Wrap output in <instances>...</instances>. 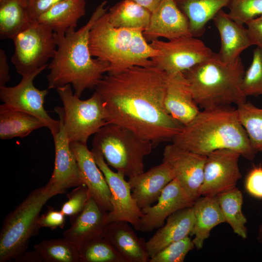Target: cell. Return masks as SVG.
Masks as SVG:
<instances>
[{
	"label": "cell",
	"instance_id": "obj_1",
	"mask_svg": "<svg viewBox=\"0 0 262 262\" xmlns=\"http://www.w3.org/2000/svg\"><path fill=\"white\" fill-rule=\"evenodd\" d=\"M167 74L155 66H134L104 75L95 88L109 123L127 128L154 147L172 140L184 126L165 111Z\"/></svg>",
	"mask_w": 262,
	"mask_h": 262
},
{
	"label": "cell",
	"instance_id": "obj_2",
	"mask_svg": "<svg viewBox=\"0 0 262 262\" xmlns=\"http://www.w3.org/2000/svg\"><path fill=\"white\" fill-rule=\"evenodd\" d=\"M107 1L101 2L87 22L79 29H68L65 34L54 33L56 50L48 64V89H57L68 84L72 85L74 95L80 97L87 89L95 88L106 72L108 63L93 58L89 47L90 30L97 20L107 12Z\"/></svg>",
	"mask_w": 262,
	"mask_h": 262
},
{
	"label": "cell",
	"instance_id": "obj_3",
	"mask_svg": "<svg viewBox=\"0 0 262 262\" xmlns=\"http://www.w3.org/2000/svg\"><path fill=\"white\" fill-rule=\"evenodd\" d=\"M172 141L183 149L204 155L227 149L253 160L258 153L239 120L237 109L231 106L200 111Z\"/></svg>",
	"mask_w": 262,
	"mask_h": 262
},
{
	"label": "cell",
	"instance_id": "obj_4",
	"mask_svg": "<svg viewBox=\"0 0 262 262\" xmlns=\"http://www.w3.org/2000/svg\"><path fill=\"white\" fill-rule=\"evenodd\" d=\"M143 32L114 27L107 12L90 30V53L93 57L109 63L108 74L117 73L134 66H154L151 59L160 53L147 43Z\"/></svg>",
	"mask_w": 262,
	"mask_h": 262
},
{
	"label": "cell",
	"instance_id": "obj_5",
	"mask_svg": "<svg viewBox=\"0 0 262 262\" xmlns=\"http://www.w3.org/2000/svg\"><path fill=\"white\" fill-rule=\"evenodd\" d=\"M245 71L241 57L225 63L213 52L183 74L195 100L203 110L246 102L241 85Z\"/></svg>",
	"mask_w": 262,
	"mask_h": 262
},
{
	"label": "cell",
	"instance_id": "obj_6",
	"mask_svg": "<svg viewBox=\"0 0 262 262\" xmlns=\"http://www.w3.org/2000/svg\"><path fill=\"white\" fill-rule=\"evenodd\" d=\"M92 145L109 166L129 178L144 172V158L154 147L151 141L113 123L107 124L94 134Z\"/></svg>",
	"mask_w": 262,
	"mask_h": 262
},
{
	"label": "cell",
	"instance_id": "obj_7",
	"mask_svg": "<svg viewBox=\"0 0 262 262\" xmlns=\"http://www.w3.org/2000/svg\"><path fill=\"white\" fill-rule=\"evenodd\" d=\"M52 196L47 184L33 190L6 216L0 232V262L16 260L24 254L31 238L39 229L40 213Z\"/></svg>",
	"mask_w": 262,
	"mask_h": 262
},
{
	"label": "cell",
	"instance_id": "obj_8",
	"mask_svg": "<svg viewBox=\"0 0 262 262\" xmlns=\"http://www.w3.org/2000/svg\"><path fill=\"white\" fill-rule=\"evenodd\" d=\"M56 91L63 107H56L61 114L64 126L70 143L87 144L92 135L109 123V115L103 99L96 91L89 98L82 100L74 95L68 84L57 88Z\"/></svg>",
	"mask_w": 262,
	"mask_h": 262
},
{
	"label": "cell",
	"instance_id": "obj_9",
	"mask_svg": "<svg viewBox=\"0 0 262 262\" xmlns=\"http://www.w3.org/2000/svg\"><path fill=\"white\" fill-rule=\"evenodd\" d=\"M12 40L15 51L11 62L22 76L48 65L57 48L52 30L37 22L31 23Z\"/></svg>",
	"mask_w": 262,
	"mask_h": 262
},
{
	"label": "cell",
	"instance_id": "obj_10",
	"mask_svg": "<svg viewBox=\"0 0 262 262\" xmlns=\"http://www.w3.org/2000/svg\"><path fill=\"white\" fill-rule=\"evenodd\" d=\"M149 44L160 53L151 59L153 66L168 75L183 73L213 52L201 40L193 35L167 41L156 39Z\"/></svg>",
	"mask_w": 262,
	"mask_h": 262
},
{
	"label": "cell",
	"instance_id": "obj_11",
	"mask_svg": "<svg viewBox=\"0 0 262 262\" xmlns=\"http://www.w3.org/2000/svg\"><path fill=\"white\" fill-rule=\"evenodd\" d=\"M48 66L22 76L21 80L16 86L0 87V99L3 107L29 113L43 120L54 136L59 131L60 122L59 120L52 118L45 110L44 103L48 89H39L33 84L35 78Z\"/></svg>",
	"mask_w": 262,
	"mask_h": 262
},
{
	"label": "cell",
	"instance_id": "obj_12",
	"mask_svg": "<svg viewBox=\"0 0 262 262\" xmlns=\"http://www.w3.org/2000/svg\"><path fill=\"white\" fill-rule=\"evenodd\" d=\"M91 151L111 193L112 210L108 212V223L126 221L131 224L135 230L140 231L142 213L132 196L129 181L126 180L123 174L110 168L99 151L92 148Z\"/></svg>",
	"mask_w": 262,
	"mask_h": 262
},
{
	"label": "cell",
	"instance_id": "obj_13",
	"mask_svg": "<svg viewBox=\"0 0 262 262\" xmlns=\"http://www.w3.org/2000/svg\"><path fill=\"white\" fill-rule=\"evenodd\" d=\"M240 154L222 149L207 155L201 196H216L236 187L242 175L238 165Z\"/></svg>",
	"mask_w": 262,
	"mask_h": 262
},
{
	"label": "cell",
	"instance_id": "obj_14",
	"mask_svg": "<svg viewBox=\"0 0 262 262\" xmlns=\"http://www.w3.org/2000/svg\"><path fill=\"white\" fill-rule=\"evenodd\" d=\"M207 155L183 149L174 143L166 145L163 162L171 168L181 186L195 201L201 196Z\"/></svg>",
	"mask_w": 262,
	"mask_h": 262
},
{
	"label": "cell",
	"instance_id": "obj_15",
	"mask_svg": "<svg viewBox=\"0 0 262 262\" xmlns=\"http://www.w3.org/2000/svg\"><path fill=\"white\" fill-rule=\"evenodd\" d=\"M54 111L59 117L60 125L59 131L53 136L55 146L54 166L47 183L53 196L65 193L69 188L83 185L62 115L57 110L54 109Z\"/></svg>",
	"mask_w": 262,
	"mask_h": 262
},
{
	"label": "cell",
	"instance_id": "obj_16",
	"mask_svg": "<svg viewBox=\"0 0 262 262\" xmlns=\"http://www.w3.org/2000/svg\"><path fill=\"white\" fill-rule=\"evenodd\" d=\"M194 201L174 178L164 188L155 204L141 209L140 231L149 232L162 227L175 212L193 206Z\"/></svg>",
	"mask_w": 262,
	"mask_h": 262
},
{
	"label": "cell",
	"instance_id": "obj_17",
	"mask_svg": "<svg viewBox=\"0 0 262 262\" xmlns=\"http://www.w3.org/2000/svg\"><path fill=\"white\" fill-rule=\"evenodd\" d=\"M148 41L165 38L168 40L192 35L188 18L175 0H163L151 12L147 27L143 32Z\"/></svg>",
	"mask_w": 262,
	"mask_h": 262
},
{
	"label": "cell",
	"instance_id": "obj_18",
	"mask_svg": "<svg viewBox=\"0 0 262 262\" xmlns=\"http://www.w3.org/2000/svg\"><path fill=\"white\" fill-rule=\"evenodd\" d=\"M71 148L75 156L81 179L94 199L104 211L112 210L111 193L105 178L98 167L93 154L87 144L73 142Z\"/></svg>",
	"mask_w": 262,
	"mask_h": 262
},
{
	"label": "cell",
	"instance_id": "obj_19",
	"mask_svg": "<svg viewBox=\"0 0 262 262\" xmlns=\"http://www.w3.org/2000/svg\"><path fill=\"white\" fill-rule=\"evenodd\" d=\"M164 106L166 112L184 126L200 112L183 73L168 75Z\"/></svg>",
	"mask_w": 262,
	"mask_h": 262
},
{
	"label": "cell",
	"instance_id": "obj_20",
	"mask_svg": "<svg viewBox=\"0 0 262 262\" xmlns=\"http://www.w3.org/2000/svg\"><path fill=\"white\" fill-rule=\"evenodd\" d=\"M108 212L89 197L83 209L70 217V226L63 231L64 238L79 248L90 240L102 236L108 224Z\"/></svg>",
	"mask_w": 262,
	"mask_h": 262
},
{
	"label": "cell",
	"instance_id": "obj_21",
	"mask_svg": "<svg viewBox=\"0 0 262 262\" xmlns=\"http://www.w3.org/2000/svg\"><path fill=\"white\" fill-rule=\"evenodd\" d=\"M171 168L165 162L129 178L132 196L141 210L155 203L163 190L174 179Z\"/></svg>",
	"mask_w": 262,
	"mask_h": 262
},
{
	"label": "cell",
	"instance_id": "obj_22",
	"mask_svg": "<svg viewBox=\"0 0 262 262\" xmlns=\"http://www.w3.org/2000/svg\"><path fill=\"white\" fill-rule=\"evenodd\" d=\"M220 38V48L217 55L225 63L235 61L241 53L253 46L247 28L232 19L223 9L213 18Z\"/></svg>",
	"mask_w": 262,
	"mask_h": 262
},
{
	"label": "cell",
	"instance_id": "obj_23",
	"mask_svg": "<svg viewBox=\"0 0 262 262\" xmlns=\"http://www.w3.org/2000/svg\"><path fill=\"white\" fill-rule=\"evenodd\" d=\"M129 224L123 221L109 223L103 237L128 262H149L146 241L139 237Z\"/></svg>",
	"mask_w": 262,
	"mask_h": 262
},
{
	"label": "cell",
	"instance_id": "obj_24",
	"mask_svg": "<svg viewBox=\"0 0 262 262\" xmlns=\"http://www.w3.org/2000/svg\"><path fill=\"white\" fill-rule=\"evenodd\" d=\"M195 223L193 206L180 210L170 215L158 229L146 245L149 258L170 244L190 236Z\"/></svg>",
	"mask_w": 262,
	"mask_h": 262
},
{
	"label": "cell",
	"instance_id": "obj_25",
	"mask_svg": "<svg viewBox=\"0 0 262 262\" xmlns=\"http://www.w3.org/2000/svg\"><path fill=\"white\" fill-rule=\"evenodd\" d=\"M195 223L190 236L195 247L202 248L204 241L215 226L226 222L216 196H202L196 199L193 206Z\"/></svg>",
	"mask_w": 262,
	"mask_h": 262
},
{
	"label": "cell",
	"instance_id": "obj_26",
	"mask_svg": "<svg viewBox=\"0 0 262 262\" xmlns=\"http://www.w3.org/2000/svg\"><path fill=\"white\" fill-rule=\"evenodd\" d=\"M85 0H63L41 15L36 22L50 27L54 33L64 34L76 28L79 20L85 14Z\"/></svg>",
	"mask_w": 262,
	"mask_h": 262
},
{
	"label": "cell",
	"instance_id": "obj_27",
	"mask_svg": "<svg viewBox=\"0 0 262 262\" xmlns=\"http://www.w3.org/2000/svg\"><path fill=\"white\" fill-rule=\"evenodd\" d=\"M188 18L191 34L199 37L205 31L207 23L224 7L229 0H175Z\"/></svg>",
	"mask_w": 262,
	"mask_h": 262
},
{
	"label": "cell",
	"instance_id": "obj_28",
	"mask_svg": "<svg viewBox=\"0 0 262 262\" xmlns=\"http://www.w3.org/2000/svg\"><path fill=\"white\" fill-rule=\"evenodd\" d=\"M46 127L45 123L29 113L0 106V138H24L38 129Z\"/></svg>",
	"mask_w": 262,
	"mask_h": 262
},
{
	"label": "cell",
	"instance_id": "obj_29",
	"mask_svg": "<svg viewBox=\"0 0 262 262\" xmlns=\"http://www.w3.org/2000/svg\"><path fill=\"white\" fill-rule=\"evenodd\" d=\"M151 12L132 0H122L107 12L110 23L115 27L144 31L148 26Z\"/></svg>",
	"mask_w": 262,
	"mask_h": 262
},
{
	"label": "cell",
	"instance_id": "obj_30",
	"mask_svg": "<svg viewBox=\"0 0 262 262\" xmlns=\"http://www.w3.org/2000/svg\"><path fill=\"white\" fill-rule=\"evenodd\" d=\"M32 23L26 0L0 1V39H11Z\"/></svg>",
	"mask_w": 262,
	"mask_h": 262
},
{
	"label": "cell",
	"instance_id": "obj_31",
	"mask_svg": "<svg viewBox=\"0 0 262 262\" xmlns=\"http://www.w3.org/2000/svg\"><path fill=\"white\" fill-rule=\"evenodd\" d=\"M225 218L233 232L245 239L247 236V219L242 213L243 196L236 187L216 196Z\"/></svg>",
	"mask_w": 262,
	"mask_h": 262
},
{
	"label": "cell",
	"instance_id": "obj_32",
	"mask_svg": "<svg viewBox=\"0 0 262 262\" xmlns=\"http://www.w3.org/2000/svg\"><path fill=\"white\" fill-rule=\"evenodd\" d=\"M34 250L41 262H81L80 248L64 237L43 240Z\"/></svg>",
	"mask_w": 262,
	"mask_h": 262
},
{
	"label": "cell",
	"instance_id": "obj_33",
	"mask_svg": "<svg viewBox=\"0 0 262 262\" xmlns=\"http://www.w3.org/2000/svg\"><path fill=\"white\" fill-rule=\"evenodd\" d=\"M236 109L239 120L252 147L262 154V108L246 101Z\"/></svg>",
	"mask_w": 262,
	"mask_h": 262
},
{
	"label": "cell",
	"instance_id": "obj_34",
	"mask_svg": "<svg viewBox=\"0 0 262 262\" xmlns=\"http://www.w3.org/2000/svg\"><path fill=\"white\" fill-rule=\"evenodd\" d=\"M81 262H128L103 236L80 247Z\"/></svg>",
	"mask_w": 262,
	"mask_h": 262
},
{
	"label": "cell",
	"instance_id": "obj_35",
	"mask_svg": "<svg viewBox=\"0 0 262 262\" xmlns=\"http://www.w3.org/2000/svg\"><path fill=\"white\" fill-rule=\"evenodd\" d=\"M241 85L246 97L262 95V50L258 47L253 50L251 63L245 71Z\"/></svg>",
	"mask_w": 262,
	"mask_h": 262
},
{
	"label": "cell",
	"instance_id": "obj_36",
	"mask_svg": "<svg viewBox=\"0 0 262 262\" xmlns=\"http://www.w3.org/2000/svg\"><path fill=\"white\" fill-rule=\"evenodd\" d=\"M195 247L190 236L172 242L158 251L149 262H183L187 254Z\"/></svg>",
	"mask_w": 262,
	"mask_h": 262
},
{
	"label": "cell",
	"instance_id": "obj_37",
	"mask_svg": "<svg viewBox=\"0 0 262 262\" xmlns=\"http://www.w3.org/2000/svg\"><path fill=\"white\" fill-rule=\"evenodd\" d=\"M227 7L228 16L242 25L262 15V0H229Z\"/></svg>",
	"mask_w": 262,
	"mask_h": 262
},
{
	"label": "cell",
	"instance_id": "obj_38",
	"mask_svg": "<svg viewBox=\"0 0 262 262\" xmlns=\"http://www.w3.org/2000/svg\"><path fill=\"white\" fill-rule=\"evenodd\" d=\"M68 200L62 205L61 211L66 216L73 217L84 208L89 197L87 187L83 184L76 187L68 195Z\"/></svg>",
	"mask_w": 262,
	"mask_h": 262
},
{
	"label": "cell",
	"instance_id": "obj_39",
	"mask_svg": "<svg viewBox=\"0 0 262 262\" xmlns=\"http://www.w3.org/2000/svg\"><path fill=\"white\" fill-rule=\"evenodd\" d=\"M245 188L252 196L262 199V166L253 167L248 173L246 181Z\"/></svg>",
	"mask_w": 262,
	"mask_h": 262
},
{
	"label": "cell",
	"instance_id": "obj_40",
	"mask_svg": "<svg viewBox=\"0 0 262 262\" xmlns=\"http://www.w3.org/2000/svg\"><path fill=\"white\" fill-rule=\"evenodd\" d=\"M66 215L61 210L50 208L44 214L40 215L38 226L41 228H49L51 230L58 228H63L66 223Z\"/></svg>",
	"mask_w": 262,
	"mask_h": 262
},
{
	"label": "cell",
	"instance_id": "obj_41",
	"mask_svg": "<svg viewBox=\"0 0 262 262\" xmlns=\"http://www.w3.org/2000/svg\"><path fill=\"white\" fill-rule=\"evenodd\" d=\"M62 0H26L27 11L31 22H36L41 15Z\"/></svg>",
	"mask_w": 262,
	"mask_h": 262
},
{
	"label": "cell",
	"instance_id": "obj_42",
	"mask_svg": "<svg viewBox=\"0 0 262 262\" xmlns=\"http://www.w3.org/2000/svg\"><path fill=\"white\" fill-rule=\"evenodd\" d=\"M246 28L253 45L262 50V15L248 22Z\"/></svg>",
	"mask_w": 262,
	"mask_h": 262
},
{
	"label": "cell",
	"instance_id": "obj_43",
	"mask_svg": "<svg viewBox=\"0 0 262 262\" xmlns=\"http://www.w3.org/2000/svg\"><path fill=\"white\" fill-rule=\"evenodd\" d=\"M9 67L6 54L2 49H0V87L5 86L10 80Z\"/></svg>",
	"mask_w": 262,
	"mask_h": 262
},
{
	"label": "cell",
	"instance_id": "obj_44",
	"mask_svg": "<svg viewBox=\"0 0 262 262\" xmlns=\"http://www.w3.org/2000/svg\"><path fill=\"white\" fill-rule=\"evenodd\" d=\"M145 7L151 12L153 11L163 0H132Z\"/></svg>",
	"mask_w": 262,
	"mask_h": 262
},
{
	"label": "cell",
	"instance_id": "obj_45",
	"mask_svg": "<svg viewBox=\"0 0 262 262\" xmlns=\"http://www.w3.org/2000/svg\"><path fill=\"white\" fill-rule=\"evenodd\" d=\"M257 240L261 245L262 248V222L258 228Z\"/></svg>",
	"mask_w": 262,
	"mask_h": 262
},
{
	"label": "cell",
	"instance_id": "obj_46",
	"mask_svg": "<svg viewBox=\"0 0 262 262\" xmlns=\"http://www.w3.org/2000/svg\"><path fill=\"white\" fill-rule=\"evenodd\" d=\"M1 0H0V1H1Z\"/></svg>",
	"mask_w": 262,
	"mask_h": 262
}]
</instances>
